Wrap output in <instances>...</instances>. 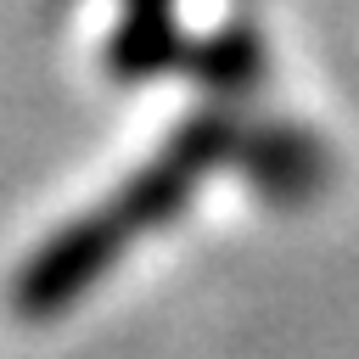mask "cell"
Instances as JSON below:
<instances>
[{
	"label": "cell",
	"mask_w": 359,
	"mask_h": 359,
	"mask_svg": "<svg viewBox=\"0 0 359 359\" xmlns=\"http://www.w3.org/2000/svg\"><path fill=\"white\" fill-rule=\"evenodd\" d=\"M236 146H241V118H230V112H196V118H185L101 202H90L84 213H73L62 230H50L22 258V269L11 280L17 314H28V320L67 314L90 286H101L129 258V247H140L157 230H168L219 168H236Z\"/></svg>",
	"instance_id": "6da1fadb"
},
{
	"label": "cell",
	"mask_w": 359,
	"mask_h": 359,
	"mask_svg": "<svg viewBox=\"0 0 359 359\" xmlns=\"http://www.w3.org/2000/svg\"><path fill=\"white\" fill-rule=\"evenodd\" d=\"M107 62L118 79H163L168 67L191 62L174 0H118V34L107 45Z\"/></svg>",
	"instance_id": "7a4b0ae2"
},
{
	"label": "cell",
	"mask_w": 359,
	"mask_h": 359,
	"mask_svg": "<svg viewBox=\"0 0 359 359\" xmlns=\"http://www.w3.org/2000/svg\"><path fill=\"white\" fill-rule=\"evenodd\" d=\"M236 168L269 191V196H303L320 185V146L297 129H247L241 123V146H236Z\"/></svg>",
	"instance_id": "3957f363"
},
{
	"label": "cell",
	"mask_w": 359,
	"mask_h": 359,
	"mask_svg": "<svg viewBox=\"0 0 359 359\" xmlns=\"http://www.w3.org/2000/svg\"><path fill=\"white\" fill-rule=\"evenodd\" d=\"M196 62H202V79H213L219 90H247V84L258 79V45H252L247 28L219 34L213 45H202Z\"/></svg>",
	"instance_id": "277c9868"
}]
</instances>
